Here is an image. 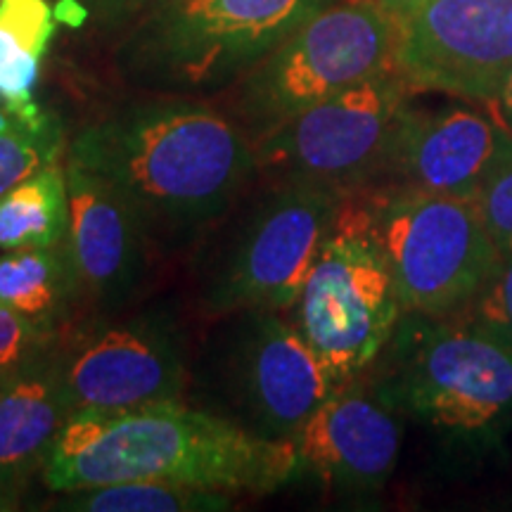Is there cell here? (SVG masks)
<instances>
[{"instance_id": "83f0119b", "label": "cell", "mask_w": 512, "mask_h": 512, "mask_svg": "<svg viewBox=\"0 0 512 512\" xmlns=\"http://www.w3.org/2000/svg\"><path fill=\"white\" fill-rule=\"evenodd\" d=\"M380 3H382L384 8H387L389 12H392V15H394L396 19H401V17H406L411 10L418 8L422 0H380Z\"/></svg>"}, {"instance_id": "7402d4cb", "label": "cell", "mask_w": 512, "mask_h": 512, "mask_svg": "<svg viewBox=\"0 0 512 512\" xmlns=\"http://www.w3.org/2000/svg\"><path fill=\"white\" fill-rule=\"evenodd\" d=\"M456 316L482 325L512 347V254L498 252L479 292Z\"/></svg>"}, {"instance_id": "2e32d148", "label": "cell", "mask_w": 512, "mask_h": 512, "mask_svg": "<svg viewBox=\"0 0 512 512\" xmlns=\"http://www.w3.org/2000/svg\"><path fill=\"white\" fill-rule=\"evenodd\" d=\"M74 413L60 356L43 351L0 377V470L31 475Z\"/></svg>"}, {"instance_id": "ffe728a7", "label": "cell", "mask_w": 512, "mask_h": 512, "mask_svg": "<svg viewBox=\"0 0 512 512\" xmlns=\"http://www.w3.org/2000/svg\"><path fill=\"white\" fill-rule=\"evenodd\" d=\"M72 512H219L233 508L235 494L176 482H119L64 491Z\"/></svg>"}, {"instance_id": "ba28073f", "label": "cell", "mask_w": 512, "mask_h": 512, "mask_svg": "<svg viewBox=\"0 0 512 512\" xmlns=\"http://www.w3.org/2000/svg\"><path fill=\"white\" fill-rule=\"evenodd\" d=\"M342 192L278 181L223 249L204 299L216 313L294 309L325 240L335 230Z\"/></svg>"}, {"instance_id": "9a60e30c", "label": "cell", "mask_w": 512, "mask_h": 512, "mask_svg": "<svg viewBox=\"0 0 512 512\" xmlns=\"http://www.w3.org/2000/svg\"><path fill=\"white\" fill-rule=\"evenodd\" d=\"M69 228L64 245L81 292L102 304L124 302L147 264V230L138 211L100 174L69 157Z\"/></svg>"}, {"instance_id": "277c9868", "label": "cell", "mask_w": 512, "mask_h": 512, "mask_svg": "<svg viewBox=\"0 0 512 512\" xmlns=\"http://www.w3.org/2000/svg\"><path fill=\"white\" fill-rule=\"evenodd\" d=\"M332 0H157L126 46L147 88L204 93L247 76Z\"/></svg>"}, {"instance_id": "9c48e42d", "label": "cell", "mask_w": 512, "mask_h": 512, "mask_svg": "<svg viewBox=\"0 0 512 512\" xmlns=\"http://www.w3.org/2000/svg\"><path fill=\"white\" fill-rule=\"evenodd\" d=\"M294 309L335 387L373 366L406 313L375 242L342 228L325 240Z\"/></svg>"}, {"instance_id": "5b68a950", "label": "cell", "mask_w": 512, "mask_h": 512, "mask_svg": "<svg viewBox=\"0 0 512 512\" xmlns=\"http://www.w3.org/2000/svg\"><path fill=\"white\" fill-rule=\"evenodd\" d=\"M375 389L396 411L451 434H477L512 411V347L463 316L403 313Z\"/></svg>"}, {"instance_id": "8992f818", "label": "cell", "mask_w": 512, "mask_h": 512, "mask_svg": "<svg viewBox=\"0 0 512 512\" xmlns=\"http://www.w3.org/2000/svg\"><path fill=\"white\" fill-rule=\"evenodd\" d=\"M399 19L380 0H332L242 81L240 126L256 143L356 83L396 67Z\"/></svg>"}, {"instance_id": "d6986e66", "label": "cell", "mask_w": 512, "mask_h": 512, "mask_svg": "<svg viewBox=\"0 0 512 512\" xmlns=\"http://www.w3.org/2000/svg\"><path fill=\"white\" fill-rule=\"evenodd\" d=\"M67 171L48 164L0 197V249L53 247L67 238Z\"/></svg>"}, {"instance_id": "cb8c5ba5", "label": "cell", "mask_w": 512, "mask_h": 512, "mask_svg": "<svg viewBox=\"0 0 512 512\" xmlns=\"http://www.w3.org/2000/svg\"><path fill=\"white\" fill-rule=\"evenodd\" d=\"M53 325L38 323L0 304V370L10 373L46 351Z\"/></svg>"}, {"instance_id": "d4e9b609", "label": "cell", "mask_w": 512, "mask_h": 512, "mask_svg": "<svg viewBox=\"0 0 512 512\" xmlns=\"http://www.w3.org/2000/svg\"><path fill=\"white\" fill-rule=\"evenodd\" d=\"M81 3L86 5L93 15L110 22V19H121L131 15V12L143 10L145 5L157 3V0H81Z\"/></svg>"}, {"instance_id": "7a4b0ae2", "label": "cell", "mask_w": 512, "mask_h": 512, "mask_svg": "<svg viewBox=\"0 0 512 512\" xmlns=\"http://www.w3.org/2000/svg\"><path fill=\"white\" fill-rule=\"evenodd\" d=\"M41 472L57 494L143 479L271 494L297 477V453L292 441L166 401L131 411H74Z\"/></svg>"}, {"instance_id": "52a82bcc", "label": "cell", "mask_w": 512, "mask_h": 512, "mask_svg": "<svg viewBox=\"0 0 512 512\" xmlns=\"http://www.w3.org/2000/svg\"><path fill=\"white\" fill-rule=\"evenodd\" d=\"M413 88L396 67L294 114L254 143L256 169L278 181L373 188L408 112Z\"/></svg>"}, {"instance_id": "6da1fadb", "label": "cell", "mask_w": 512, "mask_h": 512, "mask_svg": "<svg viewBox=\"0 0 512 512\" xmlns=\"http://www.w3.org/2000/svg\"><path fill=\"white\" fill-rule=\"evenodd\" d=\"M69 157L107 178L162 247L185 245L219 221L259 171L245 128L183 100L93 121L76 133Z\"/></svg>"}, {"instance_id": "44dd1931", "label": "cell", "mask_w": 512, "mask_h": 512, "mask_svg": "<svg viewBox=\"0 0 512 512\" xmlns=\"http://www.w3.org/2000/svg\"><path fill=\"white\" fill-rule=\"evenodd\" d=\"M62 124L46 110L19 112L0 100V197L60 159Z\"/></svg>"}, {"instance_id": "7c38bea8", "label": "cell", "mask_w": 512, "mask_h": 512, "mask_svg": "<svg viewBox=\"0 0 512 512\" xmlns=\"http://www.w3.org/2000/svg\"><path fill=\"white\" fill-rule=\"evenodd\" d=\"M401 437L399 411L375 384L356 377L335 387L292 437L297 475L316 477L339 494H375L392 477Z\"/></svg>"}, {"instance_id": "4fadbf2b", "label": "cell", "mask_w": 512, "mask_h": 512, "mask_svg": "<svg viewBox=\"0 0 512 512\" xmlns=\"http://www.w3.org/2000/svg\"><path fill=\"white\" fill-rule=\"evenodd\" d=\"M280 311H249L235 349L233 375L249 430L292 441L335 392V382L302 332Z\"/></svg>"}, {"instance_id": "603a6c76", "label": "cell", "mask_w": 512, "mask_h": 512, "mask_svg": "<svg viewBox=\"0 0 512 512\" xmlns=\"http://www.w3.org/2000/svg\"><path fill=\"white\" fill-rule=\"evenodd\" d=\"M472 202L494 247L512 254V159L486 178Z\"/></svg>"}, {"instance_id": "4316f807", "label": "cell", "mask_w": 512, "mask_h": 512, "mask_svg": "<svg viewBox=\"0 0 512 512\" xmlns=\"http://www.w3.org/2000/svg\"><path fill=\"white\" fill-rule=\"evenodd\" d=\"M486 105H491V114H494L498 124H501L512 136V67L510 72L505 74L501 86H498L494 98L486 102Z\"/></svg>"}, {"instance_id": "ac0fdd59", "label": "cell", "mask_w": 512, "mask_h": 512, "mask_svg": "<svg viewBox=\"0 0 512 512\" xmlns=\"http://www.w3.org/2000/svg\"><path fill=\"white\" fill-rule=\"evenodd\" d=\"M81 292L64 240L53 247L8 249L0 254V304L38 323L53 325Z\"/></svg>"}, {"instance_id": "5bb4252c", "label": "cell", "mask_w": 512, "mask_h": 512, "mask_svg": "<svg viewBox=\"0 0 512 512\" xmlns=\"http://www.w3.org/2000/svg\"><path fill=\"white\" fill-rule=\"evenodd\" d=\"M512 159V136L494 114L472 107L415 112L408 107L380 178L392 188L475 200L498 166Z\"/></svg>"}, {"instance_id": "484cf974", "label": "cell", "mask_w": 512, "mask_h": 512, "mask_svg": "<svg viewBox=\"0 0 512 512\" xmlns=\"http://www.w3.org/2000/svg\"><path fill=\"white\" fill-rule=\"evenodd\" d=\"M27 479V475H19V472L0 470V512H12L22 508Z\"/></svg>"}, {"instance_id": "30bf717a", "label": "cell", "mask_w": 512, "mask_h": 512, "mask_svg": "<svg viewBox=\"0 0 512 512\" xmlns=\"http://www.w3.org/2000/svg\"><path fill=\"white\" fill-rule=\"evenodd\" d=\"M512 67V0H422L399 19L396 69L413 91L489 102Z\"/></svg>"}, {"instance_id": "e0dca14e", "label": "cell", "mask_w": 512, "mask_h": 512, "mask_svg": "<svg viewBox=\"0 0 512 512\" xmlns=\"http://www.w3.org/2000/svg\"><path fill=\"white\" fill-rule=\"evenodd\" d=\"M55 29L48 0H0V100L12 110H38L34 91Z\"/></svg>"}, {"instance_id": "f1b7e54d", "label": "cell", "mask_w": 512, "mask_h": 512, "mask_svg": "<svg viewBox=\"0 0 512 512\" xmlns=\"http://www.w3.org/2000/svg\"><path fill=\"white\" fill-rule=\"evenodd\" d=\"M3 375H5V373H3V370H0V377H3Z\"/></svg>"}, {"instance_id": "3957f363", "label": "cell", "mask_w": 512, "mask_h": 512, "mask_svg": "<svg viewBox=\"0 0 512 512\" xmlns=\"http://www.w3.org/2000/svg\"><path fill=\"white\" fill-rule=\"evenodd\" d=\"M335 228L363 233L380 249L406 313L446 318L472 302L498 249L475 202L411 188L344 195Z\"/></svg>"}, {"instance_id": "8fae6325", "label": "cell", "mask_w": 512, "mask_h": 512, "mask_svg": "<svg viewBox=\"0 0 512 512\" xmlns=\"http://www.w3.org/2000/svg\"><path fill=\"white\" fill-rule=\"evenodd\" d=\"M74 411H131L178 401L185 356L174 328L136 318L83 335L60 356Z\"/></svg>"}]
</instances>
